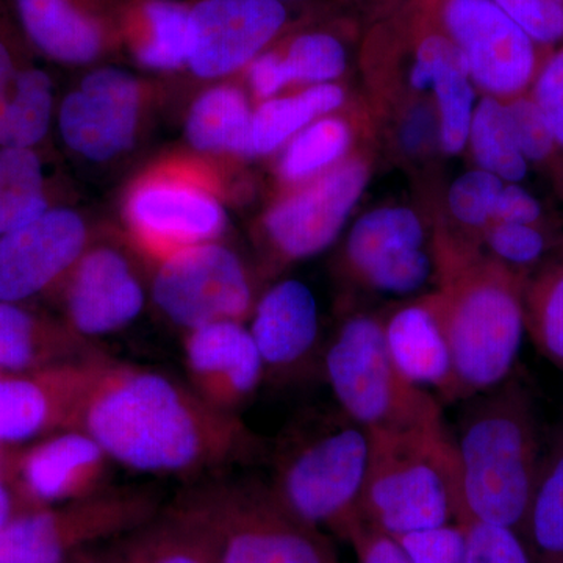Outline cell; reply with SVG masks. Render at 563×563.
<instances>
[{
  "mask_svg": "<svg viewBox=\"0 0 563 563\" xmlns=\"http://www.w3.org/2000/svg\"><path fill=\"white\" fill-rule=\"evenodd\" d=\"M114 465L157 477H201L247 461L258 439L187 383L103 355L77 417Z\"/></svg>",
  "mask_w": 563,
  "mask_h": 563,
  "instance_id": "cell-1",
  "label": "cell"
},
{
  "mask_svg": "<svg viewBox=\"0 0 563 563\" xmlns=\"http://www.w3.org/2000/svg\"><path fill=\"white\" fill-rule=\"evenodd\" d=\"M433 302L453 352L461 399L512 377L526 333L525 284L529 273L496 261L473 242L437 235Z\"/></svg>",
  "mask_w": 563,
  "mask_h": 563,
  "instance_id": "cell-2",
  "label": "cell"
},
{
  "mask_svg": "<svg viewBox=\"0 0 563 563\" xmlns=\"http://www.w3.org/2000/svg\"><path fill=\"white\" fill-rule=\"evenodd\" d=\"M466 401L453 433L461 474L459 521L520 532L543 459L531 396L510 377Z\"/></svg>",
  "mask_w": 563,
  "mask_h": 563,
  "instance_id": "cell-3",
  "label": "cell"
},
{
  "mask_svg": "<svg viewBox=\"0 0 563 563\" xmlns=\"http://www.w3.org/2000/svg\"><path fill=\"white\" fill-rule=\"evenodd\" d=\"M380 9L363 38V68L388 98L431 101L440 151L461 154L477 103L461 52L422 0H385Z\"/></svg>",
  "mask_w": 563,
  "mask_h": 563,
  "instance_id": "cell-4",
  "label": "cell"
},
{
  "mask_svg": "<svg viewBox=\"0 0 563 563\" xmlns=\"http://www.w3.org/2000/svg\"><path fill=\"white\" fill-rule=\"evenodd\" d=\"M368 433L362 520L391 537L457 523L461 474L453 432L444 421L410 431Z\"/></svg>",
  "mask_w": 563,
  "mask_h": 563,
  "instance_id": "cell-5",
  "label": "cell"
},
{
  "mask_svg": "<svg viewBox=\"0 0 563 563\" xmlns=\"http://www.w3.org/2000/svg\"><path fill=\"white\" fill-rule=\"evenodd\" d=\"M180 498L206 531L214 563H336L321 532L298 520L265 481L218 477Z\"/></svg>",
  "mask_w": 563,
  "mask_h": 563,
  "instance_id": "cell-6",
  "label": "cell"
},
{
  "mask_svg": "<svg viewBox=\"0 0 563 563\" xmlns=\"http://www.w3.org/2000/svg\"><path fill=\"white\" fill-rule=\"evenodd\" d=\"M322 372L340 412L366 431H410L443 422L442 401L393 365L383 318L350 314L322 354Z\"/></svg>",
  "mask_w": 563,
  "mask_h": 563,
  "instance_id": "cell-7",
  "label": "cell"
},
{
  "mask_svg": "<svg viewBox=\"0 0 563 563\" xmlns=\"http://www.w3.org/2000/svg\"><path fill=\"white\" fill-rule=\"evenodd\" d=\"M369 433L346 415H333L284 448L268 481L280 503L310 528L346 539L361 517Z\"/></svg>",
  "mask_w": 563,
  "mask_h": 563,
  "instance_id": "cell-8",
  "label": "cell"
},
{
  "mask_svg": "<svg viewBox=\"0 0 563 563\" xmlns=\"http://www.w3.org/2000/svg\"><path fill=\"white\" fill-rule=\"evenodd\" d=\"M162 493L151 485H121L16 515L0 529V563H69L154 517Z\"/></svg>",
  "mask_w": 563,
  "mask_h": 563,
  "instance_id": "cell-9",
  "label": "cell"
},
{
  "mask_svg": "<svg viewBox=\"0 0 563 563\" xmlns=\"http://www.w3.org/2000/svg\"><path fill=\"white\" fill-rule=\"evenodd\" d=\"M461 52L483 96L512 101L529 95L551 49L529 35L493 0H422Z\"/></svg>",
  "mask_w": 563,
  "mask_h": 563,
  "instance_id": "cell-10",
  "label": "cell"
},
{
  "mask_svg": "<svg viewBox=\"0 0 563 563\" xmlns=\"http://www.w3.org/2000/svg\"><path fill=\"white\" fill-rule=\"evenodd\" d=\"M151 298L184 332L211 322H247L257 301L246 265L218 242L196 244L158 262Z\"/></svg>",
  "mask_w": 563,
  "mask_h": 563,
  "instance_id": "cell-11",
  "label": "cell"
},
{
  "mask_svg": "<svg viewBox=\"0 0 563 563\" xmlns=\"http://www.w3.org/2000/svg\"><path fill=\"white\" fill-rule=\"evenodd\" d=\"M369 176V162L361 154L350 155L274 203L263 218V236L274 265L306 261L332 246Z\"/></svg>",
  "mask_w": 563,
  "mask_h": 563,
  "instance_id": "cell-12",
  "label": "cell"
},
{
  "mask_svg": "<svg viewBox=\"0 0 563 563\" xmlns=\"http://www.w3.org/2000/svg\"><path fill=\"white\" fill-rule=\"evenodd\" d=\"M125 221L136 243L158 262L174 252L217 242L225 213L217 196L187 174H154L125 202Z\"/></svg>",
  "mask_w": 563,
  "mask_h": 563,
  "instance_id": "cell-13",
  "label": "cell"
},
{
  "mask_svg": "<svg viewBox=\"0 0 563 563\" xmlns=\"http://www.w3.org/2000/svg\"><path fill=\"white\" fill-rule=\"evenodd\" d=\"M290 24L276 0H199L188 16L187 66L201 79L247 68Z\"/></svg>",
  "mask_w": 563,
  "mask_h": 563,
  "instance_id": "cell-14",
  "label": "cell"
},
{
  "mask_svg": "<svg viewBox=\"0 0 563 563\" xmlns=\"http://www.w3.org/2000/svg\"><path fill=\"white\" fill-rule=\"evenodd\" d=\"M114 463L80 429L51 433L18 453L7 451L3 479L32 509L76 501L110 487Z\"/></svg>",
  "mask_w": 563,
  "mask_h": 563,
  "instance_id": "cell-15",
  "label": "cell"
},
{
  "mask_svg": "<svg viewBox=\"0 0 563 563\" xmlns=\"http://www.w3.org/2000/svg\"><path fill=\"white\" fill-rule=\"evenodd\" d=\"M140 107L139 80L131 73L111 66L92 70L62 103V139L88 161H111L135 143Z\"/></svg>",
  "mask_w": 563,
  "mask_h": 563,
  "instance_id": "cell-16",
  "label": "cell"
},
{
  "mask_svg": "<svg viewBox=\"0 0 563 563\" xmlns=\"http://www.w3.org/2000/svg\"><path fill=\"white\" fill-rule=\"evenodd\" d=\"M87 240L84 220L68 209H47L0 235V301L22 303L65 280Z\"/></svg>",
  "mask_w": 563,
  "mask_h": 563,
  "instance_id": "cell-17",
  "label": "cell"
},
{
  "mask_svg": "<svg viewBox=\"0 0 563 563\" xmlns=\"http://www.w3.org/2000/svg\"><path fill=\"white\" fill-rule=\"evenodd\" d=\"M107 352L46 372H0V450L76 429L96 368Z\"/></svg>",
  "mask_w": 563,
  "mask_h": 563,
  "instance_id": "cell-18",
  "label": "cell"
},
{
  "mask_svg": "<svg viewBox=\"0 0 563 563\" xmlns=\"http://www.w3.org/2000/svg\"><path fill=\"white\" fill-rule=\"evenodd\" d=\"M181 357L188 387L221 412L240 415L265 380L246 322H211L185 332Z\"/></svg>",
  "mask_w": 563,
  "mask_h": 563,
  "instance_id": "cell-19",
  "label": "cell"
},
{
  "mask_svg": "<svg viewBox=\"0 0 563 563\" xmlns=\"http://www.w3.org/2000/svg\"><path fill=\"white\" fill-rule=\"evenodd\" d=\"M66 324L95 342L132 324L146 306V290L129 258L114 247L87 250L65 279Z\"/></svg>",
  "mask_w": 563,
  "mask_h": 563,
  "instance_id": "cell-20",
  "label": "cell"
},
{
  "mask_svg": "<svg viewBox=\"0 0 563 563\" xmlns=\"http://www.w3.org/2000/svg\"><path fill=\"white\" fill-rule=\"evenodd\" d=\"M265 377L301 376L314 361L320 340V310L313 291L301 280L277 282L255 301L246 322Z\"/></svg>",
  "mask_w": 563,
  "mask_h": 563,
  "instance_id": "cell-21",
  "label": "cell"
},
{
  "mask_svg": "<svg viewBox=\"0 0 563 563\" xmlns=\"http://www.w3.org/2000/svg\"><path fill=\"white\" fill-rule=\"evenodd\" d=\"M383 329L393 365L409 383L440 401H462L453 352L432 292L393 310L383 318Z\"/></svg>",
  "mask_w": 563,
  "mask_h": 563,
  "instance_id": "cell-22",
  "label": "cell"
},
{
  "mask_svg": "<svg viewBox=\"0 0 563 563\" xmlns=\"http://www.w3.org/2000/svg\"><path fill=\"white\" fill-rule=\"evenodd\" d=\"M29 41L46 57L87 65L101 57L114 27L90 0H13Z\"/></svg>",
  "mask_w": 563,
  "mask_h": 563,
  "instance_id": "cell-23",
  "label": "cell"
},
{
  "mask_svg": "<svg viewBox=\"0 0 563 563\" xmlns=\"http://www.w3.org/2000/svg\"><path fill=\"white\" fill-rule=\"evenodd\" d=\"M81 555L87 563H214L206 531L180 496L143 525Z\"/></svg>",
  "mask_w": 563,
  "mask_h": 563,
  "instance_id": "cell-24",
  "label": "cell"
},
{
  "mask_svg": "<svg viewBox=\"0 0 563 563\" xmlns=\"http://www.w3.org/2000/svg\"><path fill=\"white\" fill-rule=\"evenodd\" d=\"M66 322H52L18 302L0 301V372L29 374L103 354Z\"/></svg>",
  "mask_w": 563,
  "mask_h": 563,
  "instance_id": "cell-25",
  "label": "cell"
},
{
  "mask_svg": "<svg viewBox=\"0 0 563 563\" xmlns=\"http://www.w3.org/2000/svg\"><path fill=\"white\" fill-rule=\"evenodd\" d=\"M190 7L176 0H135L122 10V35L140 65L157 70L187 65Z\"/></svg>",
  "mask_w": 563,
  "mask_h": 563,
  "instance_id": "cell-26",
  "label": "cell"
},
{
  "mask_svg": "<svg viewBox=\"0 0 563 563\" xmlns=\"http://www.w3.org/2000/svg\"><path fill=\"white\" fill-rule=\"evenodd\" d=\"M428 225L417 210L385 206L363 213L352 224L343 246V269L357 280L362 273L398 252L426 247Z\"/></svg>",
  "mask_w": 563,
  "mask_h": 563,
  "instance_id": "cell-27",
  "label": "cell"
},
{
  "mask_svg": "<svg viewBox=\"0 0 563 563\" xmlns=\"http://www.w3.org/2000/svg\"><path fill=\"white\" fill-rule=\"evenodd\" d=\"M346 103L339 84L310 85L284 98L262 101L252 113L251 157L273 154L318 118L328 117Z\"/></svg>",
  "mask_w": 563,
  "mask_h": 563,
  "instance_id": "cell-28",
  "label": "cell"
},
{
  "mask_svg": "<svg viewBox=\"0 0 563 563\" xmlns=\"http://www.w3.org/2000/svg\"><path fill=\"white\" fill-rule=\"evenodd\" d=\"M252 111L246 95L231 85L210 88L192 103L187 139L195 150L251 157Z\"/></svg>",
  "mask_w": 563,
  "mask_h": 563,
  "instance_id": "cell-29",
  "label": "cell"
},
{
  "mask_svg": "<svg viewBox=\"0 0 563 563\" xmlns=\"http://www.w3.org/2000/svg\"><path fill=\"white\" fill-rule=\"evenodd\" d=\"M466 147L476 168L506 184H520L531 168L515 135L507 103L490 96H483L476 103Z\"/></svg>",
  "mask_w": 563,
  "mask_h": 563,
  "instance_id": "cell-30",
  "label": "cell"
},
{
  "mask_svg": "<svg viewBox=\"0 0 563 563\" xmlns=\"http://www.w3.org/2000/svg\"><path fill=\"white\" fill-rule=\"evenodd\" d=\"M525 321L537 351L563 372V243L528 274Z\"/></svg>",
  "mask_w": 563,
  "mask_h": 563,
  "instance_id": "cell-31",
  "label": "cell"
},
{
  "mask_svg": "<svg viewBox=\"0 0 563 563\" xmlns=\"http://www.w3.org/2000/svg\"><path fill=\"white\" fill-rule=\"evenodd\" d=\"M354 144V129L339 114L318 118L292 136L282 152L280 179L302 185L321 176L350 157Z\"/></svg>",
  "mask_w": 563,
  "mask_h": 563,
  "instance_id": "cell-32",
  "label": "cell"
},
{
  "mask_svg": "<svg viewBox=\"0 0 563 563\" xmlns=\"http://www.w3.org/2000/svg\"><path fill=\"white\" fill-rule=\"evenodd\" d=\"M52 80L40 68L18 69L5 106L0 110V147L32 150L49 131Z\"/></svg>",
  "mask_w": 563,
  "mask_h": 563,
  "instance_id": "cell-33",
  "label": "cell"
},
{
  "mask_svg": "<svg viewBox=\"0 0 563 563\" xmlns=\"http://www.w3.org/2000/svg\"><path fill=\"white\" fill-rule=\"evenodd\" d=\"M49 209L43 166L32 150L0 147V235Z\"/></svg>",
  "mask_w": 563,
  "mask_h": 563,
  "instance_id": "cell-34",
  "label": "cell"
},
{
  "mask_svg": "<svg viewBox=\"0 0 563 563\" xmlns=\"http://www.w3.org/2000/svg\"><path fill=\"white\" fill-rule=\"evenodd\" d=\"M525 528L548 561H563V439L542 459Z\"/></svg>",
  "mask_w": 563,
  "mask_h": 563,
  "instance_id": "cell-35",
  "label": "cell"
},
{
  "mask_svg": "<svg viewBox=\"0 0 563 563\" xmlns=\"http://www.w3.org/2000/svg\"><path fill=\"white\" fill-rule=\"evenodd\" d=\"M277 51L290 84H339L350 66V51L342 36L324 29L296 33Z\"/></svg>",
  "mask_w": 563,
  "mask_h": 563,
  "instance_id": "cell-36",
  "label": "cell"
},
{
  "mask_svg": "<svg viewBox=\"0 0 563 563\" xmlns=\"http://www.w3.org/2000/svg\"><path fill=\"white\" fill-rule=\"evenodd\" d=\"M485 251L496 261L531 273L563 243V239L548 231L547 225L515 224V222H493L481 236Z\"/></svg>",
  "mask_w": 563,
  "mask_h": 563,
  "instance_id": "cell-37",
  "label": "cell"
},
{
  "mask_svg": "<svg viewBox=\"0 0 563 563\" xmlns=\"http://www.w3.org/2000/svg\"><path fill=\"white\" fill-rule=\"evenodd\" d=\"M504 184L506 181L499 177L479 168L463 173L448 190L446 206L450 217L481 240L495 221L496 203Z\"/></svg>",
  "mask_w": 563,
  "mask_h": 563,
  "instance_id": "cell-38",
  "label": "cell"
},
{
  "mask_svg": "<svg viewBox=\"0 0 563 563\" xmlns=\"http://www.w3.org/2000/svg\"><path fill=\"white\" fill-rule=\"evenodd\" d=\"M433 276L437 263L433 251L418 247L398 252L366 269L355 280L362 287L384 295L406 296L420 291Z\"/></svg>",
  "mask_w": 563,
  "mask_h": 563,
  "instance_id": "cell-39",
  "label": "cell"
},
{
  "mask_svg": "<svg viewBox=\"0 0 563 563\" xmlns=\"http://www.w3.org/2000/svg\"><path fill=\"white\" fill-rule=\"evenodd\" d=\"M506 103L526 162L547 173L554 184L559 174V151L542 110L533 101L531 92Z\"/></svg>",
  "mask_w": 563,
  "mask_h": 563,
  "instance_id": "cell-40",
  "label": "cell"
},
{
  "mask_svg": "<svg viewBox=\"0 0 563 563\" xmlns=\"http://www.w3.org/2000/svg\"><path fill=\"white\" fill-rule=\"evenodd\" d=\"M465 563H532L520 532L504 526L462 520Z\"/></svg>",
  "mask_w": 563,
  "mask_h": 563,
  "instance_id": "cell-41",
  "label": "cell"
},
{
  "mask_svg": "<svg viewBox=\"0 0 563 563\" xmlns=\"http://www.w3.org/2000/svg\"><path fill=\"white\" fill-rule=\"evenodd\" d=\"M531 96L542 110L558 146L559 174L553 185L563 199V46L551 52L544 62L533 84Z\"/></svg>",
  "mask_w": 563,
  "mask_h": 563,
  "instance_id": "cell-42",
  "label": "cell"
},
{
  "mask_svg": "<svg viewBox=\"0 0 563 563\" xmlns=\"http://www.w3.org/2000/svg\"><path fill=\"white\" fill-rule=\"evenodd\" d=\"M547 49L563 46V0H493Z\"/></svg>",
  "mask_w": 563,
  "mask_h": 563,
  "instance_id": "cell-43",
  "label": "cell"
},
{
  "mask_svg": "<svg viewBox=\"0 0 563 563\" xmlns=\"http://www.w3.org/2000/svg\"><path fill=\"white\" fill-rule=\"evenodd\" d=\"M395 539L413 563H465V533L459 523Z\"/></svg>",
  "mask_w": 563,
  "mask_h": 563,
  "instance_id": "cell-44",
  "label": "cell"
},
{
  "mask_svg": "<svg viewBox=\"0 0 563 563\" xmlns=\"http://www.w3.org/2000/svg\"><path fill=\"white\" fill-rule=\"evenodd\" d=\"M357 563H413L395 537L361 520L347 532Z\"/></svg>",
  "mask_w": 563,
  "mask_h": 563,
  "instance_id": "cell-45",
  "label": "cell"
},
{
  "mask_svg": "<svg viewBox=\"0 0 563 563\" xmlns=\"http://www.w3.org/2000/svg\"><path fill=\"white\" fill-rule=\"evenodd\" d=\"M246 69L252 91L262 101L276 98L285 87L291 85L277 47H273V49L269 47L262 52L247 65Z\"/></svg>",
  "mask_w": 563,
  "mask_h": 563,
  "instance_id": "cell-46",
  "label": "cell"
},
{
  "mask_svg": "<svg viewBox=\"0 0 563 563\" xmlns=\"http://www.w3.org/2000/svg\"><path fill=\"white\" fill-rule=\"evenodd\" d=\"M493 222L544 225L542 203L520 184H504Z\"/></svg>",
  "mask_w": 563,
  "mask_h": 563,
  "instance_id": "cell-47",
  "label": "cell"
},
{
  "mask_svg": "<svg viewBox=\"0 0 563 563\" xmlns=\"http://www.w3.org/2000/svg\"><path fill=\"white\" fill-rule=\"evenodd\" d=\"M16 74L13 51H11L10 44L0 36V110L5 106L10 92L13 90Z\"/></svg>",
  "mask_w": 563,
  "mask_h": 563,
  "instance_id": "cell-48",
  "label": "cell"
},
{
  "mask_svg": "<svg viewBox=\"0 0 563 563\" xmlns=\"http://www.w3.org/2000/svg\"><path fill=\"white\" fill-rule=\"evenodd\" d=\"M16 517L14 514V496L10 485L0 474V529L3 528L11 518Z\"/></svg>",
  "mask_w": 563,
  "mask_h": 563,
  "instance_id": "cell-49",
  "label": "cell"
},
{
  "mask_svg": "<svg viewBox=\"0 0 563 563\" xmlns=\"http://www.w3.org/2000/svg\"><path fill=\"white\" fill-rule=\"evenodd\" d=\"M69 563H87V561H85V558L84 555H77L76 559H73V561H70Z\"/></svg>",
  "mask_w": 563,
  "mask_h": 563,
  "instance_id": "cell-50",
  "label": "cell"
},
{
  "mask_svg": "<svg viewBox=\"0 0 563 563\" xmlns=\"http://www.w3.org/2000/svg\"><path fill=\"white\" fill-rule=\"evenodd\" d=\"M276 2L287 3V2H292V0H276Z\"/></svg>",
  "mask_w": 563,
  "mask_h": 563,
  "instance_id": "cell-51",
  "label": "cell"
},
{
  "mask_svg": "<svg viewBox=\"0 0 563 563\" xmlns=\"http://www.w3.org/2000/svg\"><path fill=\"white\" fill-rule=\"evenodd\" d=\"M2 453H3V451H2V450H0V459H2Z\"/></svg>",
  "mask_w": 563,
  "mask_h": 563,
  "instance_id": "cell-52",
  "label": "cell"
}]
</instances>
